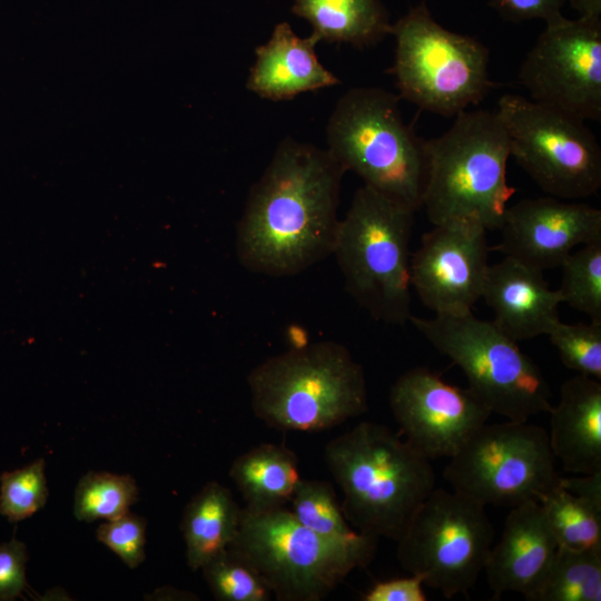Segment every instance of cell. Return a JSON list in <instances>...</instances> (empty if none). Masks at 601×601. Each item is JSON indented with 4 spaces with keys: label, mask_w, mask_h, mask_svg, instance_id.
I'll return each mask as SVG.
<instances>
[{
    "label": "cell",
    "mask_w": 601,
    "mask_h": 601,
    "mask_svg": "<svg viewBox=\"0 0 601 601\" xmlns=\"http://www.w3.org/2000/svg\"><path fill=\"white\" fill-rule=\"evenodd\" d=\"M45 460L38 459L0 475V514L10 522L32 516L48 500Z\"/></svg>",
    "instance_id": "cell-30"
},
{
    "label": "cell",
    "mask_w": 601,
    "mask_h": 601,
    "mask_svg": "<svg viewBox=\"0 0 601 601\" xmlns=\"http://www.w3.org/2000/svg\"><path fill=\"white\" fill-rule=\"evenodd\" d=\"M28 551L23 542L12 539L0 543V601H12L26 589Z\"/></svg>",
    "instance_id": "cell-33"
},
{
    "label": "cell",
    "mask_w": 601,
    "mask_h": 601,
    "mask_svg": "<svg viewBox=\"0 0 601 601\" xmlns=\"http://www.w3.org/2000/svg\"><path fill=\"white\" fill-rule=\"evenodd\" d=\"M290 501L294 516L323 538L346 544L376 539L352 529L328 482L300 480Z\"/></svg>",
    "instance_id": "cell-26"
},
{
    "label": "cell",
    "mask_w": 601,
    "mask_h": 601,
    "mask_svg": "<svg viewBox=\"0 0 601 601\" xmlns=\"http://www.w3.org/2000/svg\"><path fill=\"white\" fill-rule=\"evenodd\" d=\"M549 443L564 471H601V383L584 375L563 382L550 410Z\"/></svg>",
    "instance_id": "cell-20"
},
{
    "label": "cell",
    "mask_w": 601,
    "mask_h": 601,
    "mask_svg": "<svg viewBox=\"0 0 601 601\" xmlns=\"http://www.w3.org/2000/svg\"><path fill=\"white\" fill-rule=\"evenodd\" d=\"M229 476L246 509L253 511L284 508L302 480L295 453L274 443L259 444L237 456Z\"/></svg>",
    "instance_id": "cell-23"
},
{
    "label": "cell",
    "mask_w": 601,
    "mask_h": 601,
    "mask_svg": "<svg viewBox=\"0 0 601 601\" xmlns=\"http://www.w3.org/2000/svg\"><path fill=\"white\" fill-rule=\"evenodd\" d=\"M433 226L411 256V285L435 315L471 312L490 266L487 230L471 219Z\"/></svg>",
    "instance_id": "cell-15"
},
{
    "label": "cell",
    "mask_w": 601,
    "mask_h": 601,
    "mask_svg": "<svg viewBox=\"0 0 601 601\" xmlns=\"http://www.w3.org/2000/svg\"><path fill=\"white\" fill-rule=\"evenodd\" d=\"M317 42L313 35L298 37L287 22L276 24L269 39L255 49L246 88L260 98L282 101L339 85V79L319 61Z\"/></svg>",
    "instance_id": "cell-19"
},
{
    "label": "cell",
    "mask_w": 601,
    "mask_h": 601,
    "mask_svg": "<svg viewBox=\"0 0 601 601\" xmlns=\"http://www.w3.org/2000/svg\"><path fill=\"white\" fill-rule=\"evenodd\" d=\"M345 173L327 149L282 140L237 224L239 263L256 274L285 277L331 256Z\"/></svg>",
    "instance_id": "cell-1"
},
{
    "label": "cell",
    "mask_w": 601,
    "mask_h": 601,
    "mask_svg": "<svg viewBox=\"0 0 601 601\" xmlns=\"http://www.w3.org/2000/svg\"><path fill=\"white\" fill-rule=\"evenodd\" d=\"M138 494L136 480L129 474L90 471L76 486L73 514L83 522L114 520L129 512Z\"/></svg>",
    "instance_id": "cell-27"
},
{
    "label": "cell",
    "mask_w": 601,
    "mask_h": 601,
    "mask_svg": "<svg viewBox=\"0 0 601 601\" xmlns=\"http://www.w3.org/2000/svg\"><path fill=\"white\" fill-rule=\"evenodd\" d=\"M556 549L538 501L512 506L501 539L492 545L484 568L494 595L513 591L526 599L544 577Z\"/></svg>",
    "instance_id": "cell-17"
},
{
    "label": "cell",
    "mask_w": 601,
    "mask_h": 601,
    "mask_svg": "<svg viewBox=\"0 0 601 601\" xmlns=\"http://www.w3.org/2000/svg\"><path fill=\"white\" fill-rule=\"evenodd\" d=\"M326 466L343 493V513L356 531L397 541L435 486L430 460L387 426L361 422L331 440Z\"/></svg>",
    "instance_id": "cell-2"
},
{
    "label": "cell",
    "mask_w": 601,
    "mask_h": 601,
    "mask_svg": "<svg viewBox=\"0 0 601 601\" xmlns=\"http://www.w3.org/2000/svg\"><path fill=\"white\" fill-rule=\"evenodd\" d=\"M242 511L229 489L210 481L187 503L181 520L186 558L193 571L228 549L242 518Z\"/></svg>",
    "instance_id": "cell-21"
},
{
    "label": "cell",
    "mask_w": 601,
    "mask_h": 601,
    "mask_svg": "<svg viewBox=\"0 0 601 601\" xmlns=\"http://www.w3.org/2000/svg\"><path fill=\"white\" fill-rule=\"evenodd\" d=\"M292 11L311 23L318 42L356 48L376 45L393 24L381 0H293Z\"/></svg>",
    "instance_id": "cell-22"
},
{
    "label": "cell",
    "mask_w": 601,
    "mask_h": 601,
    "mask_svg": "<svg viewBox=\"0 0 601 601\" xmlns=\"http://www.w3.org/2000/svg\"><path fill=\"white\" fill-rule=\"evenodd\" d=\"M548 431L508 420L484 424L450 457L443 476L469 499L486 506H515L539 499L556 485Z\"/></svg>",
    "instance_id": "cell-11"
},
{
    "label": "cell",
    "mask_w": 601,
    "mask_h": 601,
    "mask_svg": "<svg viewBox=\"0 0 601 601\" xmlns=\"http://www.w3.org/2000/svg\"><path fill=\"white\" fill-rule=\"evenodd\" d=\"M510 154L550 196L578 200L601 187V148L584 121L520 95L506 93L495 110Z\"/></svg>",
    "instance_id": "cell-12"
},
{
    "label": "cell",
    "mask_w": 601,
    "mask_h": 601,
    "mask_svg": "<svg viewBox=\"0 0 601 601\" xmlns=\"http://www.w3.org/2000/svg\"><path fill=\"white\" fill-rule=\"evenodd\" d=\"M420 575L411 574L375 583L364 595V601H426Z\"/></svg>",
    "instance_id": "cell-35"
},
{
    "label": "cell",
    "mask_w": 601,
    "mask_h": 601,
    "mask_svg": "<svg viewBox=\"0 0 601 601\" xmlns=\"http://www.w3.org/2000/svg\"><path fill=\"white\" fill-rule=\"evenodd\" d=\"M568 0H490V6L509 21L541 19L545 24L563 18L562 8Z\"/></svg>",
    "instance_id": "cell-34"
},
{
    "label": "cell",
    "mask_w": 601,
    "mask_h": 601,
    "mask_svg": "<svg viewBox=\"0 0 601 601\" xmlns=\"http://www.w3.org/2000/svg\"><path fill=\"white\" fill-rule=\"evenodd\" d=\"M493 539L484 505L455 491L434 487L396 541V554L404 570L451 599L466 595L475 585Z\"/></svg>",
    "instance_id": "cell-10"
},
{
    "label": "cell",
    "mask_w": 601,
    "mask_h": 601,
    "mask_svg": "<svg viewBox=\"0 0 601 601\" xmlns=\"http://www.w3.org/2000/svg\"><path fill=\"white\" fill-rule=\"evenodd\" d=\"M395 59L388 70L400 98L423 110L455 117L480 104L493 87L489 49L434 20L424 2L392 24Z\"/></svg>",
    "instance_id": "cell-9"
},
{
    "label": "cell",
    "mask_w": 601,
    "mask_h": 601,
    "mask_svg": "<svg viewBox=\"0 0 601 601\" xmlns=\"http://www.w3.org/2000/svg\"><path fill=\"white\" fill-rule=\"evenodd\" d=\"M519 78L530 99L582 121L601 120V19L545 24Z\"/></svg>",
    "instance_id": "cell-13"
},
{
    "label": "cell",
    "mask_w": 601,
    "mask_h": 601,
    "mask_svg": "<svg viewBox=\"0 0 601 601\" xmlns=\"http://www.w3.org/2000/svg\"><path fill=\"white\" fill-rule=\"evenodd\" d=\"M560 266L562 303L601 323V240L582 245Z\"/></svg>",
    "instance_id": "cell-28"
},
{
    "label": "cell",
    "mask_w": 601,
    "mask_h": 601,
    "mask_svg": "<svg viewBox=\"0 0 601 601\" xmlns=\"http://www.w3.org/2000/svg\"><path fill=\"white\" fill-rule=\"evenodd\" d=\"M146 526L147 522L142 516L129 511L100 524L96 536L128 568L136 569L146 558Z\"/></svg>",
    "instance_id": "cell-32"
},
{
    "label": "cell",
    "mask_w": 601,
    "mask_h": 601,
    "mask_svg": "<svg viewBox=\"0 0 601 601\" xmlns=\"http://www.w3.org/2000/svg\"><path fill=\"white\" fill-rule=\"evenodd\" d=\"M415 210L368 186L359 187L332 255L353 299L380 322L404 325L411 314L410 242Z\"/></svg>",
    "instance_id": "cell-6"
},
{
    "label": "cell",
    "mask_w": 601,
    "mask_h": 601,
    "mask_svg": "<svg viewBox=\"0 0 601 601\" xmlns=\"http://www.w3.org/2000/svg\"><path fill=\"white\" fill-rule=\"evenodd\" d=\"M538 502L558 546L601 551V509L566 491L560 480Z\"/></svg>",
    "instance_id": "cell-25"
},
{
    "label": "cell",
    "mask_w": 601,
    "mask_h": 601,
    "mask_svg": "<svg viewBox=\"0 0 601 601\" xmlns=\"http://www.w3.org/2000/svg\"><path fill=\"white\" fill-rule=\"evenodd\" d=\"M481 297L493 323L516 342L548 335L560 321L559 290L550 289L543 272L509 256L489 266Z\"/></svg>",
    "instance_id": "cell-18"
},
{
    "label": "cell",
    "mask_w": 601,
    "mask_h": 601,
    "mask_svg": "<svg viewBox=\"0 0 601 601\" xmlns=\"http://www.w3.org/2000/svg\"><path fill=\"white\" fill-rule=\"evenodd\" d=\"M388 400L405 441L430 461L453 456L492 414L469 387L425 366L400 375Z\"/></svg>",
    "instance_id": "cell-14"
},
{
    "label": "cell",
    "mask_w": 601,
    "mask_h": 601,
    "mask_svg": "<svg viewBox=\"0 0 601 601\" xmlns=\"http://www.w3.org/2000/svg\"><path fill=\"white\" fill-rule=\"evenodd\" d=\"M377 541L336 542L304 526L285 508H245L228 548L252 564L277 600L321 601L353 570L367 566Z\"/></svg>",
    "instance_id": "cell-7"
},
{
    "label": "cell",
    "mask_w": 601,
    "mask_h": 601,
    "mask_svg": "<svg viewBox=\"0 0 601 601\" xmlns=\"http://www.w3.org/2000/svg\"><path fill=\"white\" fill-rule=\"evenodd\" d=\"M560 485L575 496L601 509V471L578 477L560 476Z\"/></svg>",
    "instance_id": "cell-36"
},
{
    "label": "cell",
    "mask_w": 601,
    "mask_h": 601,
    "mask_svg": "<svg viewBox=\"0 0 601 601\" xmlns=\"http://www.w3.org/2000/svg\"><path fill=\"white\" fill-rule=\"evenodd\" d=\"M410 322L463 371L470 391L492 413L526 422L550 412L551 391L542 371L493 321L471 311L432 318L412 315Z\"/></svg>",
    "instance_id": "cell-8"
},
{
    "label": "cell",
    "mask_w": 601,
    "mask_h": 601,
    "mask_svg": "<svg viewBox=\"0 0 601 601\" xmlns=\"http://www.w3.org/2000/svg\"><path fill=\"white\" fill-rule=\"evenodd\" d=\"M546 336L565 367L601 381V323L566 324L560 319Z\"/></svg>",
    "instance_id": "cell-31"
},
{
    "label": "cell",
    "mask_w": 601,
    "mask_h": 601,
    "mask_svg": "<svg viewBox=\"0 0 601 601\" xmlns=\"http://www.w3.org/2000/svg\"><path fill=\"white\" fill-rule=\"evenodd\" d=\"M400 99L377 87L346 91L329 117L326 149L365 186L417 211L426 177L425 139L405 124Z\"/></svg>",
    "instance_id": "cell-5"
},
{
    "label": "cell",
    "mask_w": 601,
    "mask_h": 601,
    "mask_svg": "<svg viewBox=\"0 0 601 601\" xmlns=\"http://www.w3.org/2000/svg\"><path fill=\"white\" fill-rule=\"evenodd\" d=\"M493 247L541 272L559 267L578 246L601 240V210L553 196L508 206Z\"/></svg>",
    "instance_id": "cell-16"
},
{
    "label": "cell",
    "mask_w": 601,
    "mask_h": 601,
    "mask_svg": "<svg viewBox=\"0 0 601 601\" xmlns=\"http://www.w3.org/2000/svg\"><path fill=\"white\" fill-rule=\"evenodd\" d=\"M443 135L425 139L422 207L433 225L471 219L500 230L515 189L508 184L510 141L496 111H462Z\"/></svg>",
    "instance_id": "cell-4"
},
{
    "label": "cell",
    "mask_w": 601,
    "mask_h": 601,
    "mask_svg": "<svg viewBox=\"0 0 601 601\" xmlns=\"http://www.w3.org/2000/svg\"><path fill=\"white\" fill-rule=\"evenodd\" d=\"M200 570L210 592L219 601H268L273 595L252 564L229 548Z\"/></svg>",
    "instance_id": "cell-29"
},
{
    "label": "cell",
    "mask_w": 601,
    "mask_h": 601,
    "mask_svg": "<svg viewBox=\"0 0 601 601\" xmlns=\"http://www.w3.org/2000/svg\"><path fill=\"white\" fill-rule=\"evenodd\" d=\"M580 18L600 20L601 0H568Z\"/></svg>",
    "instance_id": "cell-37"
},
{
    "label": "cell",
    "mask_w": 601,
    "mask_h": 601,
    "mask_svg": "<svg viewBox=\"0 0 601 601\" xmlns=\"http://www.w3.org/2000/svg\"><path fill=\"white\" fill-rule=\"evenodd\" d=\"M247 385L255 416L280 431L321 432L367 411L363 367L332 341L268 357Z\"/></svg>",
    "instance_id": "cell-3"
},
{
    "label": "cell",
    "mask_w": 601,
    "mask_h": 601,
    "mask_svg": "<svg viewBox=\"0 0 601 601\" xmlns=\"http://www.w3.org/2000/svg\"><path fill=\"white\" fill-rule=\"evenodd\" d=\"M529 601H601V551L558 546Z\"/></svg>",
    "instance_id": "cell-24"
}]
</instances>
